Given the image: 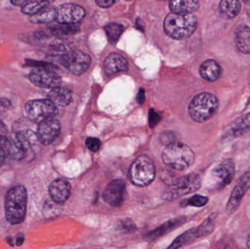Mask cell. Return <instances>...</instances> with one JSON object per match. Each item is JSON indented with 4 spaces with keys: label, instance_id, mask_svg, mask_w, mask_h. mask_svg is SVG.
I'll use <instances>...</instances> for the list:
<instances>
[{
    "label": "cell",
    "instance_id": "obj_1",
    "mask_svg": "<svg viewBox=\"0 0 250 249\" xmlns=\"http://www.w3.org/2000/svg\"><path fill=\"white\" fill-rule=\"evenodd\" d=\"M27 199V191L23 186H16L7 192L4 198V212L10 225H19L24 221Z\"/></svg>",
    "mask_w": 250,
    "mask_h": 249
},
{
    "label": "cell",
    "instance_id": "obj_2",
    "mask_svg": "<svg viewBox=\"0 0 250 249\" xmlns=\"http://www.w3.org/2000/svg\"><path fill=\"white\" fill-rule=\"evenodd\" d=\"M163 26L165 32L173 39H187L196 30L198 19L193 14L170 13L165 19Z\"/></svg>",
    "mask_w": 250,
    "mask_h": 249
},
{
    "label": "cell",
    "instance_id": "obj_3",
    "mask_svg": "<svg viewBox=\"0 0 250 249\" xmlns=\"http://www.w3.org/2000/svg\"><path fill=\"white\" fill-rule=\"evenodd\" d=\"M162 158L169 168L182 171L188 169L194 163L195 153L188 145L175 142L165 148Z\"/></svg>",
    "mask_w": 250,
    "mask_h": 249
},
{
    "label": "cell",
    "instance_id": "obj_4",
    "mask_svg": "<svg viewBox=\"0 0 250 249\" xmlns=\"http://www.w3.org/2000/svg\"><path fill=\"white\" fill-rule=\"evenodd\" d=\"M218 108L219 100L215 95L202 92L197 95L189 103V115L196 122H204L215 115Z\"/></svg>",
    "mask_w": 250,
    "mask_h": 249
},
{
    "label": "cell",
    "instance_id": "obj_5",
    "mask_svg": "<svg viewBox=\"0 0 250 249\" xmlns=\"http://www.w3.org/2000/svg\"><path fill=\"white\" fill-rule=\"evenodd\" d=\"M155 174V167L152 160L146 155H141L131 165L129 178L134 185L144 187L154 181Z\"/></svg>",
    "mask_w": 250,
    "mask_h": 249
},
{
    "label": "cell",
    "instance_id": "obj_6",
    "mask_svg": "<svg viewBox=\"0 0 250 249\" xmlns=\"http://www.w3.org/2000/svg\"><path fill=\"white\" fill-rule=\"evenodd\" d=\"M24 108L28 118L39 124L44 120L53 118L58 113L57 107L48 99L29 101L26 102Z\"/></svg>",
    "mask_w": 250,
    "mask_h": 249
},
{
    "label": "cell",
    "instance_id": "obj_7",
    "mask_svg": "<svg viewBox=\"0 0 250 249\" xmlns=\"http://www.w3.org/2000/svg\"><path fill=\"white\" fill-rule=\"evenodd\" d=\"M201 187V178L195 173L188 174L177 178L170 190L165 193L163 197L166 200H172L185 194L198 191Z\"/></svg>",
    "mask_w": 250,
    "mask_h": 249
},
{
    "label": "cell",
    "instance_id": "obj_8",
    "mask_svg": "<svg viewBox=\"0 0 250 249\" xmlns=\"http://www.w3.org/2000/svg\"><path fill=\"white\" fill-rule=\"evenodd\" d=\"M236 172L235 164L232 159H226L219 164L211 172L209 188L222 190L233 181Z\"/></svg>",
    "mask_w": 250,
    "mask_h": 249
},
{
    "label": "cell",
    "instance_id": "obj_9",
    "mask_svg": "<svg viewBox=\"0 0 250 249\" xmlns=\"http://www.w3.org/2000/svg\"><path fill=\"white\" fill-rule=\"evenodd\" d=\"M62 64L72 74L80 76L90 67L91 58L86 53L76 50L65 54L62 58Z\"/></svg>",
    "mask_w": 250,
    "mask_h": 249
},
{
    "label": "cell",
    "instance_id": "obj_10",
    "mask_svg": "<svg viewBox=\"0 0 250 249\" xmlns=\"http://www.w3.org/2000/svg\"><path fill=\"white\" fill-rule=\"evenodd\" d=\"M86 16L84 8L79 4L65 3L56 7L55 20L60 24L76 25Z\"/></svg>",
    "mask_w": 250,
    "mask_h": 249
},
{
    "label": "cell",
    "instance_id": "obj_11",
    "mask_svg": "<svg viewBox=\"0 0 250 249\" xmlns=\"http://www.w3.org/2000/svg\"><path fill=\"white\" fill-rule=\"evenodd\" d=\"M214 222L211 219H207L199 227L189 230L185 233L179 235L167 249H179L183 246L192 242L201 237L209 235L214 230Z\"/></svg>",
    "mask_w": 250,
    "mask_h": 249
},
{
    "label": "cell",
    "instance_id": "obj_12",
    "mask_svg": "<svg viewBox=\"0 0 250 249\" xmlns=\"http://www.w3.org/2000/svg\"><path fill=\"white\" fill-rule=\"evenodd\" d=\"M29 79L35 86L51 89L59 87L62 82L57 73L48 69H35L29 73Z\"/></svg>",
    "mask_w": 250,
    "mask_h": 249
},
{
    "label": "cell",
    "instance_id": "obj_13",
    "mask_svg": "<svg viewBox=\"0 0 250 249\" xmlns=\"http://www.w3.org/2000/svg\"><path fill=\"white\" fill-rule=\"evenodd\" d=\"M61 126L60 121L54 118L44 120L38 126L37 136L38 141L43 146H49L60 135Z\"/></svg>",
    "mask_w": 250,
    "mask_h": 249
},
{
    "label": "cell",
    "instance_id": "obj_14",
    "mask_svg": "<svg viewBox=\"0 0 250 249\" xmlns=\"http://www.w3.org/2000/svg\"><path fill=\"white\" fill-rule=\"evenodd\" d=\"M250 187V172H247L236 183L230 194V198L226 206V212L229 214H231L237 210L244 196L245 195Z\"/></svg>",
    "mask_w": 250,
    "mask_h": 249
},
{
    "label": "cell",
    "instance_id": "obj_15",
    "mask_svg": "<svg viewBox=\"0 0 250 249\" xmlns=\"http://www.w3.org/2000/svg\"><path fill=\"white\" fill-rule=\"evenodd\" d=\"M126 185L123 180L117 179L110 182L104 192L105 203L113 207H120L124 203Z\"/></svg>",
    "mask_w": 250,
    "mask_h": 249
},
{
    "label": "cell",
    "instance_id": "obj_16",
    "mask_svg": "<svg viewBox=\"0 0 250 249\" xmlns=\"http://www.w3.org/2000/svg\"><path fill=\"white\" fill-rule=\"evenodd\" d=\"M0 144L4 148L6 155H9L15 160H21L24 158L27 153V150L19 140L16 133L8 134V136L0 143Z\"/></svg>",
    "mask_w": 250,
    "mask_h": 249
},
{
    "label": "cell",
    "instance_id": "obj_17",
    "mask_svg": "<svg viewBox=\"0 0 250 249\" xmlns=\"http://www.w3.org/2000/svg\"><path fill=\"white\" fill-rule=\"evenodd\" d=\"M70 183L63 178L54 180L49 187V194L53 201L57 204L65 203L70 195Z\"/></svg>",
    "mask_w": 250,
    "mask_h": 249
},
{
    "label": "cell",
    "instance_id": "obj_18",
    "mask_svg": "<svg viewBox=\"0 0 250 249\" xmlns=\"http://www.w3.org/2000/svg\"><path fill=\"white\" fill-rule=\"evenodd\" d=\"M185 217H178L176 219H171V220L167 221L166 223L162 225L161 226L158 227L157 229L147 233L144 236V240L147 242H153V241H157L159 238H162L165 235H167L169 232L173 231V230L176 229L179 226L185 223Z\"/></svg>",
    "mask_w": 250,
    "mask_h": 249
},
{
    "label": "cell",
    "instance_id": "obj_19",
    "mask_svg": "<svg viewBox=\"0 0 250 249\" xmlns=\"http://www.w3.org/2000/svg\"><path fill=\"white\" fill-rule=\"evenodd\" d=\"M128 61L121 54L113 53L104 61V70L107 76H111L121 72L126 71Z\"/></svg>",
    "mask_w": 250,
    "mask_h": 249
},
{
    "label": "cell",
    "instance_id": "obj_20",
    "mask_svg": "<svg viewBox=\"0 0 250 249\" xmlns=\"http://www.w3.org/2000/svg\"><path fill=\"white\" fill-rule=\"evenodd\" d=\"M200 75L204 80L214 82L221 76L222 69L217 61L214 59L206 60L200 67Z\"/></svg>",
    "mask_w": 250,
    "mask_h": 249
},
{
    "label": "cell",
    "instance_id": "obj_21",
    "mask_svg": "<svg viewBox=\"0 0 250 249\" xmlns=\"http://www.w3.org/2000/svg\"><path fill=\"white\" fill-rule=\"evenodd\" d=\"M48 99L57 107H65L72 102L73 95L70 89L59 86L50 91Z\"/></svg>",
    "mask_w": 250,
    "mask_h": 249
},
{
    "label": "cell",
    "instance_id": "obj_22",
    "mask_svg": "<svg viewBox=\"0 0 250 249\" xmlns=\"http://www.w3.org/2000/svg\"><path fill=\"white\" fill-rule=\"evenodd\" d=\"M199 2L198 1H192V0H188V1L177 0V1H170L169 2V8L171 13L181 15L192 14V13L199 8Z\"/></svg>",
    "mask_w": 250,
    "mask_h": 249
},
{
    "label": "cell",
    "instance_id": "obj_23",
    "mask_svg": "<svg viewBox=\"0 0 250 249\" xmlns=\"http://www.w3.org/2000/svg\"><path fill=\"white\" fill-rule=\"evenodd\" d=\"M238 50L242 54H250V28L246 25L238 27L235 36Z\"/></svg>",
    "mask_w": 250,
    "mask_h": 249
},
{
    "label": "cell",
    "instance_id": "obj_24",
    "mask_svg": "<svg viewBox=\"0 0 250 249\" xmlns=\"http://www.w3.org/2000/svg\"><path fill=\"white\" fill-rule=\"evenodd\" d=\"M242 10V4L236 0H223L219 4L220 15L226 19L236 17Z\"/></svg>",
    "mask_w": 250,
    "mask_h": 249
},
{
    "label": "cell",
    "instance_id": "obj_25",
    "mask_svg": "<svg viewBox=\"0 0 250 249\" xmlns=\"http://www.w3.org/2000/svg\"><path fill=\"white\" fill-rule=\"evenodd\" d=\"M55 19L56 8L48 6L35 16H30L29 19L32 23H47L55 20Z\"/></svg>",
    "mask_w": 250,
    "mask_h": 249
},
{
    "label": "cell",
    "instance_id": "obj_26",
    "mask_svg": "<svg viewBox=\"0 0 250 249\" xmlns=\"http://www.w3.org/2000/svg\"><path fill=\"white\" fill-rule=\"evenodd\" d=\"M49 2L47 1H26L21 7V12L30 16H35L45 7H48Z\"/></svg>",
    "mask_w": 250,
    "mask_h": 249
},
{
    "label": "cell",
    "instance_id": "obj_27",
    "mask_svg": "<svg viewBox=\"0 0 250 249\" xmlns=\"http://www.w3.org/2000/svg\"><path fill=\"white\" fill-rule=\"evenodd\" d=\"M125 31L124 26L117 23H110L105 26L107 38L111 44H115Z\"/></svg>",
    "mask_w": 250,
    "mask_h": 249
},
{
    "label": "cell",
    "instance_id": "obj_28",
    "mask_svg": "<svg viewBox=\"0 0 250 249\" xmlns=\"http://www.w3.org/2000/svg\"><path fill=\"white\" fill-rule=\"evenodd\" d=\"M250 128V113H248L246 115L237 118L233 122V127H231V131L233 133H240V132L245 131Z\"/></svg>",
    "mask_w": 250,
    "mask_h": 249
},
{
    "label": "cell",
    "instance_id": "obj_29",
    "mask_svg": "<svg viewBox=\"0 0 250 249\" xmlns=\"http://www.w3.org/2000/svg\"><path fill=\"white\" fill-rule=\"evenodd\" d=\"M208 197L200 195V194H196V195L188 199L185 201H183V203H185L184 204L185 206H192V207L201 208L206 206L208 203Z\"/></svg>",
    "mask_w": 250,
    "mask_h": 249
},
{
    "label": "cell",
    "instance_id": "obj_30",
    "mask_svg": "<svg viewBox=\"0 0 250 249\" xmlns=\"http://www.w3.org/2000/svg\"><path fill=\"white\" fill-rule=\"evenodd\" d=\"M77 27L76 25L60 24L51 27V31L56 35H67L76 32Z\"/></svg>",
    "mask_w": 250,
    "mask_h": 249
},
{
    "label": "cell",
    "instance_id": "obj_31",
    "mask_svg": "<svg viewBox=\"0 0 250 249\" xmlns=\"http://www.w3.org/2000/svg\"><path fill=\"white\" fill-rule=\"evenodd\" d=\"M26 64L29 67H35V69H48L53 70V65L44 61H36V60L26 59Z\"/></svg>",
    "mask_w": 250,
    "mask_h": 249
},
{
    "label": "cell",
    "instance_id": "obj_32",
    "mask_svg": "<svg viewBox=\"0 0 250 249\" xmlns=\"http://www.w3.org/2000/svg\"><path fill=\"white\" fill-rule=\"evenodd\" d=\"M86 145L91 152H97L101 149V142L96 137H88L86 140Z\"/></svg>",
    "mask_w": 250,
    "mask_h": 249
},
{
    "label": "cell",
    "instance_id": "obj_33",
    "mask_svg": "<svg viewBox=\"0 0 250 249\" xmlns=\"http://www.w3.org/2000/svg\"><path fill=\"white\" fill-rule=\"evenodd\" d=\"M120 229L125 232H132L136 230L135 224L130 219H125L120 222Z\"/></svg>",
    "mask_w": 250,
    "mask_h": 249
},
{
    "label": "cell",
    "instance_id": "obj_34",
    "mask_svg": "<svg viewBox=\"0 0 250 249\" xmlns=\"http://www.w3.org/2000/svg\"><path fill=\"white\" fill-rule=\"evenodd\" d=\"M175 140H176V136L171 132H165V133H162L161 136H160V140L166 146L175 143L176 142Z\"/></svg>",
    "mask_w": 250,
    "mask_h": 249
},
{
    "label": "cell",
    "instance_id": "obj_35",
    "mask_svg": "<svg viewBox=\"0 0 250 249\" xmlns=\"http://www.w3.org/2000/svg\"><path fill=\"white\" fill-rule=\"evenodd\" d=\"M11 102L6 98L0 99V118L5 115L11 108Z\"/></svg>",
    "mask_w": 250,
    "mask_h": 249
},
{
    "label": "cell",
    "instance_id": "obj_36",
    "mask_svg": "<svg viewBox=\"0 0 250 249\" xmlns=\"http://www.w3.org/2000/svg\"><path fill=\"white\" fill-rule=\"evenodd\" d=\"M161 178L162 180L170 187L173 186L177 180V178H175L174 175L173 173H170V172H168V171L163 172Z\"/></svg>",
    "mask_w": 250,
    "mask_h": 249
},
{
    "label": "cell",
    "instance_id": "obj_37",
    "mask_svg": "<svg viewBox=\"0 0 250 249\" xmlns=\"http://www.w3.org/2000/svg\"><path fill=\"white\" fill-rule=\"evenodd\" d=\"M160 116L157 115V113L151 110L149 113V124L151 127L155 126L160 121Z\"/></svg>",
    "mask_w": 250,
    "mask_h": 249
},
{
    "label": "cell",
    "instance_id": "obj_38",
    "mask_svg": "<svg viewBox=\"0 0 250 249\" xmlns=\"http://www.w3.org/2000/svg\"><path fill=\"white\" fill-rule=\"evenodd\" d=\"M8 136V130L4 123L0 120V143Z\"/></svg>",
    "mask_w": 250,
    "mask_h": 249
},
{
    "label": "cell",
    "instance_id": "obj_39",
    "mask_svg": "<svg viewBox=\"0 0 250 249\" xmlns=\"http://www.w3.org/2000/svg\"><path fill=\"white\" fill-rule=\"evenodd\" d=\"M115 3V1L112 0H98L96 1V4L100 7L107 8V7H111Z\"/></svg>",
    "mask_w": 250,
    "mask_h": 249
},
{
    "label": "cell",
    "instance_id": "obj_40",
    "mask_svg": "<svg viewBox=\"0 0 250 249\" xmlns=\"http://www.w3.org/2000/svg\"><path fill=\"white\" fill-rule=\"evenodd\" d=\"M136 99L139 104H142L143 102H144V99H145V92H144V89H141V90L139 91Z\"/></svg>",
    "mask_w": 250,
    "mask_h": 249
},
{
    "label": "cell",
    "instance_id": "obj_41",
    "mask_svg": "<svg viewBox=\"0 0 250 249\" xmlns=\"http://www.w3.org/2000/svg\"><path fill=\"white\" fill-rule=\"evenodd\" d=\"M6 153L4 152V148L0 144V167L4 163V159H5Z\"/></svg>",
    "mask_w": 250,
    "mask_h": 249
},
{
    "label": "cell",
    "instance_id": "obj_42",
    "mask_svg": "<svg viewBox=\"0 0 250 249\" xmlns=\"http://www.w3.org/2000/svg\"><path fill=\"white\" fill-rule=\"evenodd\" d=\"M23 241H24V236L22 234H19L18 235L17 238H16V244L18 246V247H20L22 244H23Z\"/></svg>",
    "mask_w": 250,
    "mask_h": 249
},
{
    "label": "cell",
    "instance_id": "obj_43",
    "mask_svg": "<svg viewBox=\"0 0 250 249\" xmlns=\"http://www.w3.org/2000/svg\"><path fill=\"white\" fill-rule=\"evenodd\" d=\"M247 244H248V248L250 249V234L248 235V240H247Z\"/></svg>",
    "mask_w": 250,
    "mask_h": 249
}]
</instances>
